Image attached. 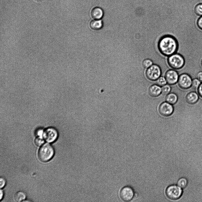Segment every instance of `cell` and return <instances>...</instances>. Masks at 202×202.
<instances>
[{"instance_id":"1","label":"cell","mask_w":202,"mask_h":202,"mask_svg":"<svg viewBox=\"0 0 202 202\" xmlns=\"http://www.w3.org/2000/svg\"><path fill=\"white\" fill-rule=\"evenodd\" d=\"M158 47L162 55L169 56L177 52L179 48L178 41L172 35H164L159 41Z\"/></svg>"},{"instance_id":"2","label":"cell","mask_w":202,"mask_h":202,"mask_svg":"<svg viewBox=\"0 0 202 202\" xmlns=\"http://www.w3.org/2000/svg\"><path fill=\"white\" fill-rule=\"evenodd\" d=\"M54 153L52 146L48 143L43 144L39 149L38 156L39 159L43 162H46L51 160Z\"/></svg>"},{"instance_id":"3","label":"cell","mask_w":202,"mask_h":202,"mask_svg":"<svg viewBox=\"0 0 202 202\" xmlns=\"http://www.w3.org/2000/svg\"><path fill=\"white\" fill-rule=\"evenodd\" d=\"M167 62L169 65L174 70H180L185 65V60L183 56L178 53H175L168 56Z\"/></svg>"},{"instance_id":"4","label":"cell","mask_w":202,"mask_h":202,"mask_svg":"<svg viewBox=\"0 0 202 202\" xmlns=\"http://www.w3.org/2000/svg\"><path fill=\"white\" fill-rule=\"evenodd\" d=\"M161 74V70L158 65L154 64L147 69L146 75L148 79L151 81L156 80Z\"/></svg>"},{"instance_id":"5","label":"cell","mask_w":202,"mask_h":202,"mask_svg":"<svg viewBox=\"0 0 202 202\" xmlns=\"http://www.w3.org/2000/svg\"><path fill=\"white\" fill-rule=\"evenodd\" d=\"M182 190L178 185H172L169 186L167 188L166 193L169 199L175 200L179 198L182 194Z\"/></svg>"},{"instance_id":"6","label":"cell","mask_w":202,"mask_h":202,"mask_svg":"<svg viewBox=\"0 0 202 202\" xmlns=\"http://www.w3.org/2000/svg\"><path fill=\"white\" fill-rule=\"evenodd\" d=\"M58 136V131L53 127H49L44 130L42 137L48 143H51L55 141Z\"/></svg>"},{"instance_id":"7","label":"cell","mask_w":202,"mask_h":202,"mask_svg":"<svg viewBox=\"0 0 202 202\" xmlns=\"http://www.w3.org/2000/svg\"><path fill=\"white\" fill-rule=\"evenodd\" d=\"M192 79L191 76L186 73L181 74L179 77L178 83L179 86L183 89L191 87Z\"/></svg>"},{"instance_id":"8","label":"cell","mask_w":202,"mask_h":202,"mask_svg":"<svg viewBox=\"0 0 202 202\" xmlns=\"http://www.w3.org/2000/svg\"><path fill=\"white\" fill-rule=\"evenodd\" d=\"M134 191L130 186H126L123 187L120 190V196L122 200L125 201H130L133 198Z\"/></svg>"},{"instance_id":"9","label":"cell","mask_w":202,"mask_h":202,"mask_svg":"<svg viewBox=\"0 0 202 202\" xmlns=\"http://www.w3.org/2000/svg\"><path fill=\"white\" fill-rule=\"evenodd\" d=\"M179 75L178 72L174 69H169L166 71L165 77L167 83L170 85L175 84L178 80Z\"/></svg>"},{"instance_id":"10","label":"cell","mask_w":202,"mask_h":202,"mask_svg":"<svg viewBox=\"0 0 202 202\" xmlns=\"http://www.w3.org/2000/svg\"><path fill=\"white\" fill-rule=\"evenodd\" d=\"M173 110V107L172 104L167 102L162 103L159 107L160 113L164 116H168L171 115L172 113Z\"/></svg>"},{"instance_id":"11","label":"cell","mask_w":202,"mask_h":202,"mask_svg":"<svg viewBox=\"0 0 202 202\" xmlns=\"http://www.w3.org/2000/svg\"><path fill=\"white\" fill-rule=\"evenodd\" d=\"M199 99V95L195 91H191L188 93L186 96L187 102L190 104L196 103Z\"/></svg>"},{"instance_id":"12","label":"cell","mask_w":202,"mask_h":202,"mask_svg":"<svg viewBox=\"0 0 202 202\" xmlns=\"http://www.w3.org/2000/svg\"><path fill=\"white\" fill-rule=\"evenodd\" d=\"M161 93V88L157 85H151L149 88V93L153 97H156Z\"/></svg>"},{"instance_id":"13","label":"cell","mask_w":202,"mask_h":202,"mask_svg":"<svg viewBox=\"0 0 202 202\" xmlns=\"http://www.w3.org/2000/svg\"><path fill=\"white\" fill-rule=\"evenodd\" d=\"M91 15L93 18L95 20L101 19L103 15L102 9L98 7H96L92 9L91 12Z\"/></svg>"},{"instance_id":"14","label":"cell","mask_w":202,"mask_h":202,"mask_svg":"<svg viewBox=\"0 0 202 202\" xmlns=\"http://www.w3.org/2000/svg\"><path fill=\"white\" fill-rule=\"evenodd\" d=\"M177 99L178 97L177 95L172 93L168 94L166 98V101L172 105L175 104Z\"/></svg>"},{"instance_id":"15","label":"cell","mask_w":202,"mask_h":202,"mask_svg":"<svg viewBox=\"0 0 202 202\" xmlns=\"http://www.w3.org/2000/svg\"><path fill=\"white\" fill-rule=\"evenodd\" d=\"M90 27L91 28L94 30H98L102 27V22L98 20H93L90 23Z\"/></svg>"},{"instance_id":"16","label":"cell","mask_w":202,"mask_h":202,"mask_svg":"<svg viewBox=\"0 0 202 202\" xmlns=\"http://www.w3.org/2000/svg\"><path fill=\"white\" fill-rule=\"evenodd\" d=\"M26 198L25 193L22 191H19L17 192L14 196V199L16 202L23 201Z\"/></svg>"},{"instance_id":"17","label":"cell","mask_w":202,"mask_h":202,"mask_svg":"<svg viewBox=\"0 0 202 202\" xmlns=\"http://www.w3.org/2000/svg\"><path fill=\"white\" fill-rule=\"evenodd\" d=\"M194 12L195 14L199 17L202 16V3H198L194 7Z\"/></svg>"},{"instance_id":"18","label":"cell","mask_w":202,"mask_h":202,"mask_svg":"<svg viewBox=\"0 0 202 202\" xmlns=\"http://www.w3.org/2000/svg\"><path fill=\"white\" fill-rule=\"evenodd\" d=\"M187 180L184 177L180 178L178 181L177 184L181 188H185L187 184Z\"/></svg>"},{"instance_id":"19","label":"cell","mask_w":202,"mask_h":202,"mask_svg":"<svg viewBox=\"0 0 202 202\" xmlns=\"http://www.w3.org/2000/svg\"><path fill=\"white\" fill-rule=\"evenodd\" d=\"M142 64L144 68L147 69L153 64V62L151 59L147 58L143 61Z\"/></svg>"},{"instance_id":"20","label":"cell","mask_w":202,"mask_h":202,"mask_svg":"<svg viewBox=\"0 0 202 202\" xmlns=\"http://www.w3.org/2000/svg\"><path fill=\"white\" fill-rule=\"evenodd\" d=\"M201 83V82L197 78H194L192 79L191 87L194 89H197Z\"/></svg>"},{"instance_id":"21","label":"cell","mask_w":202,"mask_h":202,"mask_svg":"<svg viewBox=\"0 0 202 202\" xmlns=\"http://www.w3.org/2000/svg\"><path fill=\"white\" fill-rule=\"evenodd\" d=\"M156 80L157 84L160 86H163L167 83L165 77L163 76H160Z\"/></svg>"},{"instance_id":"22","label":"cell","mask_w":202,"mask_h":202,"mask_svg":"<svg viewBox=\"0 0 202 202\" xmlns=\"http://www.w3.org/2000/svg\"><path fill=\"white\" fill-rule=\"evenodd\" d=\"M45 140L42 136H38L34 140L35 144L37 146L42 145L44 143Z\"/></svg>"},{"instance_id":"23","label":"cell","mask_w":202,"mask_h":202,"mask_svg":"<svg viewBox=\"0 0 202 202\" xmlns=\"http://www.w3.org/2000/svg\"><path fill=\"white\" fill-rule=\"evenodd\" d=\"M171 89V88L169 85H165L161 88V93L164 95H167L170 92Z\"/></svg>"},{"instance_id":"24","label":"cell","mask_w":202,"mask_h":202,"mask_svg":"<svg viewBox=\"0 0 202 202\" xmlns=\"http://www.w3.org/2000/svg\"><path fill=\"white\" fill-rule=\"evenodd\" d=\"M196 24L200 30H202V16L199 17L198 18Z\"/></svg>"},{"instance_id":"25","label":"cell","mask_w":202,"mask_h":202,"mask_svg":"<svg viewBox=\"0 0 202 202\" xmlns=\"http://www.w3.org/2000/svg\"><path fill=\"white\" fill-rule=\"evenodd\" d=\"M44 130L42 128H38L35 132V134L38 136H42Z\"/></svg>"},{"instance_id":"26","label":"cell","mask_w":202,"mask_h":202,"mask_svg":"<svg viewBox=\"0 0 202 202\" xmlns=\"http://www.w3.org/2000/svg\"><path fill=\"white\" fill-rule=\"evenodd\" d=\"M6 184L5 180L3 177H1L0 179V188H3Z\"/></svg>"},{"instance_id":"27","label":"cell","mask_w":202,"mask_h":202,"mask_svg":"<svg viewBox=\"0 0 202 202\" xmlns=\"http://www.w3.org/2000/svg\"><path fill=\"white\" fill-rule=\"evenodd\" d=\"M196 78H197L201 83H202V71H199L197 73Z\"/></svg>"},{"instance_id":"28","label":"cell","mask_w":202,"mask_h":202,"mask_svg":"<svg viewBox=\"0 0 202 202\" xmlns=\"http://www.w3.org/2000/svg\"><path fill=\"white\" fill-rule=\"evenodd\" d=\"M197 91L199 95L202 98V83H201L198 88Z\"/></svg>"},{"instance_id":"29","label":"cell","mask_w":202,"mask_h":202,"mask_svg":"<svg viewBox=\"0 0 202 202\" xmlns=\"http://www.w3.org/2000/svg\"><path fill=\"white\" fill-rule=\"evenodd\" d=\"M0 200H1V199L2 198L3 196H4V192L3 190L1 189L0 190Z\"/></svg>"},{"instance_id":"30","label":"cell","mask_w":202,"mask_h":202,"mask_svg":"<svg viewBox=\"0 0 202 202\" xmlns=\"http://www.w3.org/2000/svg\"><path fill=\"white\" fill-rule=\"evenodd\" d=\"M201 65L202 67V59H201Z\"/></svg>"}]
</instances>
